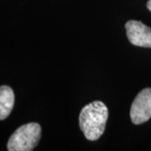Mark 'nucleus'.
<instances>
[{
  "label": "nucleus",
  "instance_id": "nucleus-1",
  "mask_svg": "<svg viewBox=\"0 0 151 151\" xmlns=\"http://www.w3.org/2000/svg\"><path fill=\"white\" fill-rule=\"evenodd\" d=\"M108 119V108L101 101H94L82 108L79 116V124L86 139H98L105 130Z\"/></svg>",
  "mask_w": 151,
  "mask_h": 151
},
{
  "label": "nucleus",
  "instance_id": "nucleus-2",
  "mask_svg": "<svg viewBox=\"0 0 151 151\" xmlns=\"http://www.w3.org/2000/svg\"><path fill=\"white\" fill-rule=\"evenodd\" d=\"M41 137V127L37 123H29L18 128L9 139L7 149L9 151H31Z\"/></svg>",
  "mask_w": 151,
  "mask_h": 151
},
{
  "label": "nucleus",
  "instance_id": "nucleus-3",
  "mask_svg": "<svg viewBox=\"0 0 151 151\" xmlns=\"http://www.w3.org/2000/svg\"><path fill=\"white\" fill-rule=\"evenodd\" d=\"M130 118L134 124H141L151 118V87L142 90L135 97L130 109Z\"/></svg>",
  "mask_w": 151,
  "mask_h": 151
},
{
  "label": "nucleus",
  "instance_id": "nucleus-4",
  "mask_svg": "<svg viewBox=\"0 0 151 151\" xmlns=\"http://www.w3.org/2000/svg\"><path fill=\"white\" fill-rule=\"evenodd\" d=\"M125 29L127 37L136 46L140 47H151V29L142 22L136 20H129L126 23Z\"/></svg>",
  "mask_w": 151,
  "mask_h": 151
},
{
  "label": "nucleus",
  "instance_id": "nucleus-5",
  "mask_svg": "<svg viewBox=\"0 0 151 151\" xmlns=\"http://www.w3.org/2000/svg\"><path fill=\"white\" fill-rule=\"evenodd\" d=\"M14 105V93L8 86H0V120L7 119Z\"/></svg>",
  "mask_w": 151,
  "mask_h": 151
},
{
  "label": "nucleus",
  "instance_id": "nucleus-6",
  "mask_svg": "<svg viewBox=\"0 0 151 151\" xmlns=\"http://www.w3.org/2000/svg\"><path fill=\"white\" fill-rule=\"evenodd\" d=\"M147 8L151 12V0H149L148 3H147Z\"/></svg>",
  "mask_w": 151,
  "mask_h": 151
}]
</instances>
